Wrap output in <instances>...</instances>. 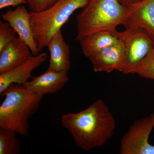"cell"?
<instances>
[{
    "instance_id": "1",
    "label": "cell",
    "mask_w": 154,
    "mask_h": 154,
    "mask_svg": "<svg viewBox=\"0 0 154 154\" xmlns=\"http://www.w3.org/2000/svg\"><path fill=\"white\" fill-rule=\"evenodd\" d=\"M60 121L76 145L85 151L105 144L113 136L116 127L114 116L101 99L79 112L63 114Z\"/></svg>"
},
{
    "instance_id": "2",
    "label": "cell",
    "mask_w": 154,
    "mask_h": 154,
    "mask_svg": "<svg viewBox=\"0 0 154 154\" xmlns=\"http://www.w3.org/2000/svg\"><path fill=\"white\" fill-rule=\"evenodd\" d=\"M1 96L5 98L0 106V127L28 137L29 120L39 109L44 96L16 84L10 86Z\"/></svg>"
},
{
    "instance_id": "3",
    "label": "cell",
    "mask_w": 154,
    "mask_h": 154,
    "mask_svg": "<svg viewBox=\"0 0 154 154\" xmlns=\"http://www.w3.org/2000/svg\"><path fill=\"white\" fill-rule=\"evenodd\" d=\"M125 7L119 0H89L76 17L75 40L79 41L92 33L116 30L124 24Z\"/></svg>"
},
{
    "instance_id": "4",
    "label": "cell",
    "mask_w": 154,
    "mask_h": 154,
    "mask_svg": "<svg viewBox=\"0 0 154 154\" xmlns=\"http://www.w3.org/2000/svg\"><path fill=\"white\" fill-rule=\"evenodd\" d=\"M89 0H57L52 5L39 12L29 11L34 40L39 52L47 47L51 38L61 30L72 14L84 8Z\"/></svg>"
},
{
    "instance_id": "5",
    "label": "cell",
    "mask_w": 154,
    "mask_h": 154,
    "mask_svg": "<svg viewBox=\"0 0 154 154\" xmlns=\"http://www.w3.org/2000/svg\"><path fill=\"white\" fill-rule=\"evenodd\" d=\"M119 39L124 48L123 65L120 72L124 74H134L141 61L154 48V40L140 28H128L118 31Z\"/></svg>"
},
{
    "instance_id": "6",
    "label": "cell",
    "mask_w": 154,
    "mask_h": 154,
    "mask_svg": "<svg viewBox=\"0 0 154 154\" xmlns=\"http://www.w3.org/2000/svg\"><path fill=\"white\" fill-rule=\"evenodd\" d=\"M154 127V112L134 122L122 138L120 154H154V145L149 141Z\"/></svg>"
},
{
    "instance_id": "7",
    "label": "cell",
    "mask_w": 154,
    "mask_h": 154,
    "mask_svg": "<svg viewBox=\"0 0 154 154\" xmlns=\"http://www.w3.org/2000/svg\"><path fill=\"white\" fill-rule=\"evenodd\" d=\"M125 28H140L154 40V0H140L125 6Z\"/></svg>"
},
{
    "instance_id": "8",
    "label": "cell",
    "mask_w": 154,
    "mask_h": 154,
    "mask_svg": "<svg viewBox=\"0 0 154 154\" xmlns=\"http://www.w3.org/2000/svg\"><path fill=\"white\" fill-rule=\"evenodd\" d=\"M45 53L32 55L28 60L14 68L0 74V94L2 95L11 85H22L32 78L33 71L47 60Z\"/></svg>"
},
{
    "instance_id": "9",
    "label": "cell",
    "mask_w": 154,
    "mask_h": 154,
    "mask_svg": "<svg viewBox=\"0 0 154 154\" xmlns=\"http://www.w3.org/2000/svg\"><path fill=\"white\" fill-rule=\"evenodd\" d=\"M2 18L11 25L19 38L28 45L33 55H37L40 53L34 40L30 13L25 6L22 5L14 10H9L2 14Z\"/></svg>"
},
{
    "instance_id": "10",
    "label": "cell",
    "mask_w": 154,
    "mask_h": 154,
    "mask_svg": "<svg viewBox=\"0 0 154 154\" xmlns=\"http://www.w3.org/2000/svg\"><path fill=\"white\" fill-rule=\"evenodd\" d=\"M69 80L68 74L48 69L44 73L38 76L32 77L30 81L22 86L37 95L44 96L60 91Z\"/></svg>"
},
{
    "instance_id": "11",
    "label": "cell",
    "mask_w": 154,
    "mask_h": 154,
    "mask_svg": "<svg viewBox=\"0 0 154 154\" xmlns=\"http://www.w3.org/2000/svg\"><path fill=\"white\" fill-rule=\"evenodd\" d=\"M124 57V46L119 39L117 43L105 48L89 58L94 72L109 73L114 70L120 72Z\"/></svg>"
},
{
    "instance_id": "12",
    "label": "cell",
    "mask_w": 154,
    "mask_h": 154,
    "mask_svg": "<svg viewBox=\"0 0 154 154\" xmlns=\"http://www.w3.org/2000/svg\"><path fill=\"white\" fill-rule=\"evenodd\" d=\"M47 47L50 53L48 69L68 74L71 67L70 49L65 41L61 30L51 38Z\"/></svg>"
},
{
    "instance_id": "13",
    "label": "cell",
    "mask_w": 154,
    "mask_h": 154,
    "mask_svg": "<svg viewBox=\"0 0 154 154\" xmlns=\"http://www.w3.org/2000/svg\"><path fill=\"white\" fill-rule=\"evenodd\" d=\"M32 54L28 45L18 36L0 52V74L23 63Z\"/></svg>"
},
{
    "instance_id": "14",
    "label": "cell",
    "mask_w": 154,
    "mask_h": 154,
    "mask_svg": "<svg viewBox=\"0 0 154 154\" xmlns=\"http://www.w3.org/2000/svg\"><path fill=\"white\" fill-rule=\"evenodd\" d=\"M119 41L118 31L116 30L96 32L84 37L79 41L83 54L89 58Z\"/></svg>"
},
{
    "instance_id": "15",
    "label": "cell",
    "mask_w": 154,
    "mask_h": 154,
    "mask_svg": "<svg viewBox=\"0 0 154 154\" xmlns=\"http://www.w3.org/2000/svg\"><path fill=\"white\" fill-rule=\"evenodd\" d=\"M17 133L0 127V154H19L21 143L17 139Z\"/></svg>"
},
{
    "instance_id": "16",
    "label": "cell",
    "mask_w": 154,
    "mask_h": 154,
    "mask_svg": "<svg viewBox=\"0 0 154 154\" xmlns=\"http://www.w3.org/2000/svg\"><path fill=\"white\" fill-rule=\"evenodd\" d=\"M135 73L142 78L154 81V48L141 61Z\"/></svg>"
},
{
    "instance_id": "17",
    "label": "cell",
    "mask_w": 154,
    "mask_h": 154,
    "mask_svg": "<svg viewBox=\"0 0 154 154\" xmlns=\"http://www.w3.org/2000/svg\"><path fill=\"white\" fill-rule=\"evenodd\" d=\"M17 33L8 22H0V52L17 38Z\"/></svg>"
},
{
    "instance_id": "18",
    "label": "cell",
    "mask_w": 154,
    "mask_h": 154,
    "mask_svg": "<svg viewBox=\"0 0 154 154\" xmlns=\"http://www.w3.org/2000/svg\"><path fill=\"white\" fill-rule=\"evenodd\" d=\"M57 0H26L30 11L39 12L52 5Z\"/></svg>"
},
{
    "instance_id": "19",
    "label": "cell",
    "mask_w": 154,
    "mask_h": 154,
    "mask_svg": "<svg viewBox=\"0 0 154 154\" xmlns=\"http://www.w3.org/2000/svg\"><path fill=\"white\" fill-rule=\"evenodd\" d=\"M25 4H27L26 0H0V9L11 6L18 7Z\"/></svg>"
},
{
    "instance_id": "20",
    "label": "cell",
    "mask_w": 154,
    "mask_h": 154,
    "mask_svg": "<svg viewBox=\"0 0 154 154\" xmlns=\"http://www.w3.org/2000/svg\"><path fill=\"white\" fill-rule=\"evenodd\" d=\"M119 2L124 6H127L130 4L139 2L140 0H119Z\"/></svg>"
}]
</instances>
